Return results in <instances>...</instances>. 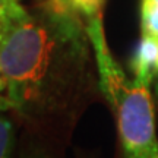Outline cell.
I'll use <instances>...</instances> for the list:
<instances>
[{
  "instance_id": "cell-4",
  "label": "cell",
  "mask_w": 158,
  "mask_h": 158,
  "mask_svg": "<svg viewBox=\"0 0 158 158\" xmlns=\"http://www.w3.org/2000/svg\"><path fill=\"white\" fill-rule=\"evenodd\" d=\"M15 127L12 120L0 110V158H13Z\"/></svg>"
},
{
  "instance_id": "cell-5",
  "label": "cell",
  "mask_w": 158,
  "mask_h": 158,
  "mask_svg": "<svg viewBox=\"0 0 158 158\" xmlns=\"http://www.w3.org/2000/svg\"><path fill=\"white\" fill-rule=\"evenodd\" d=\"M141 23L142 34H151L158 38V0H142Z\"/></svg>"
},
{
  "instance_id": "cell-6",
  "label": "cell",
  "mask_w": 158,
  "mask_h": 158,
  "mask_svg": "<svg viewBox=\"0 0 158 158\" xmlns=\"http://www.w3.org/2000/svg\"><path fill=\"white\" fill-rule=\"evenodd\" d=\"M64 2L70 7H73L81 16H85L86 19L98 16L104 3V0H64Z\"/></svg>"
},
{
  "instance_id": "cell-8",
  "label": "cell",
  "mask_w": 158,
  "mask_h": 158,
  "mask_svg": "<svg viewBox=\"0 0 158 158\" xmlns=\"http://www.w3.org/2000/svg\"><path fill=\"white\" fill-rule=\"evenodd\" d=\"M0 110H9V104H7V100H6V92H5V84H3V79H2V75H0Z\"/></svg>"
},
{
  "instance_id": "cell-1",
  "label": "cell",
  "mask_w": 158,
  "mask_h": 158,
  "mask_svg": "<svg viewBox=\"0 0 158 158\" xmlns=\"http://www.w3.org/2000/svg\"><path fill=\"white\" fill-rule=\"evenodd\" d=\"M89 34L64 0L22 3L0 27L9 110L41 127L72 123L94 88Z\"/></svg>"
},
{
  "instance_id": "cell-2",
  "label": "cell",
  "mask_w": 158,
  "mask_h": 158,
  "mask_svg": "<svg viewBox=\"0 0 158 158\" xmlns=\"http://www.w3.org/2000/svg\"><path fill=\"white\" fill-rule=\"evenodd\" d=\"M86 29L94 50L98 88L114 114L124 158H157L158 139L151 85L136 78L127 79L110 54L100 15L88 19Z\"/></svg>"
},
{
  "instance_id": "cell-10",
  "label": "cell",
  "mask_w": 158,
  "mask_h": 158,
  "mask_svg": "<svg viewBox=\"0 0 158 158\" xmlns=\"http://www.w3.org/2000/svg\"><path fill=\"white\" fill-rule=\"evenodd\" d=\"M157 158H158V157H157Z\"/></svg>"
},
{
  "instance_id": "cell-3",
  "label": "cell",
  "mask_w": 158,
  "mask_h": 158,
  "mask_svg": "<svg viewBox=\"0 0 158 158\" xmlns=\"http://www.w3.org/2000/svg\"><path fill=\"white\" fill-rule=\"evenodd\" d=\"M135 78L151 85L158 79V38L151 34H142L133 57Z\"/></svg>"
},
{
  "instance_id": "cell-9",
  "label": "cell",
  "mask_w": 158,
  "mask_h": 158,
  "mask_svg": "<svg viewBox=\"0 0 158 158\" xmlns=\"http://www.w3.org/2000/svg\"><path fill=\"white\" fill-rule=\"evenodd\" d=\"M22 158H47V157L40 152H27L22 155Z\"/></svg>"
},
{
  "instance_id": "cell-7",
  "label": "cell",
  "mask_w": 158,
  "mask_h": 158,
  "mask_svg": "<svg viewBox=\"0 0 158 158\" xmlns=\"http://www.w3.org/2000/svg\"><path fill=\"white\" fill-rule=\"evenodd\" d=\"M19 3H21V0H0V27Z\"/></svg>"
}]
</instances>
